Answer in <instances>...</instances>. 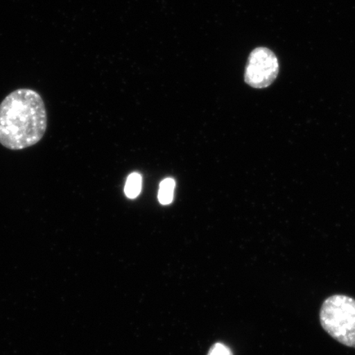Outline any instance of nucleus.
Segmentation results:
<instances>
[{"mask_svg": "<svg viewBox=\"0 0 355 355\" xmlns=\"http://www.w3.org/2000/svg\"><path fill=\"white\" fill-rule=\"evenodd\" d=\"M47 111L41 95L20 88L0 103V144L19 150L37 144L47 130Z\"/></svg>", "mask_w": 355, "mask_h": 355, "instance_id": "obj_1", "label": "nucleus"}, {"mask_svg": "<svg viewBox=\"0 0 355 355\" xmlns=\"http://www.w3.org/2000/svg\"><path fill=\"white\" fill-rule=\"evenodd\" d=\"M323 330L333 339L355 348V300L334 295L323 301L319 313Z\"/></svg>", "mask_w": 355, "mask_h": 355, "instance_id": "obj_2", "label": "nucleus"}, {"mask_svg": "<svg viewBox=\"0 0 355 355\" xmlns=\"http://www.w3.org/2000/svg\"><path fill=\"white\" fill-rule=\"evenodd\" d=\"M279 62L272 51L257 47L250 53L244 74L248 85L263 89L272 85L279 74Z\"/></svg>", "mask_w": 355, "mask_h": 355, "instance_id": "obj_3", "label": "nucleus"}, {"mask_svg": "<svg viewBox=\"0 0 355 355\" xmlns=\"http://www.w3.org/2000/svg\"><path fill=\"white\" fill-rule=\"evenodd\" d=\"M175 188V181L172 178L162 181L159 184L158 200L162 205H168L173 202Z\"/></svg>", "mask_w": 355, "mask_h": 355, "instance_id": "obj_4", "label": "nucleus"}, {"mask_svg": "<svg viewBox=\"0 0 355 355\" xmlns=\"http://www.w3.org/2000/svg\"><path fill=\"white\" fill-rule=\"evenodd\" d=\"M141 176L139 173H132L128 177L125 187H124V193L130 199H135L141 193Z\"/></svg>", "mask_w": 355, "mask_h": 355, "instance_id": "obj_5", "label": "nucleus"}, {"mask_svg": "<svg viewBox=\"0 0 355 355\" xmlns=\"http://www.w3.org/2000/svg\"><path fill=\"white\" fill-rule=\"evenodd\" d=\"M207 355H232V353L227 346L217 343L212 346Z\"/></svg>", "mask_w": 355, "mask_h": 355, "instance_id": "obj_6", "label": "nucleus"}]
</instances>
